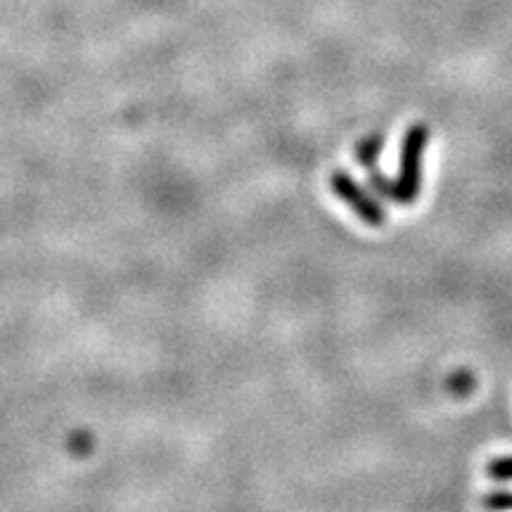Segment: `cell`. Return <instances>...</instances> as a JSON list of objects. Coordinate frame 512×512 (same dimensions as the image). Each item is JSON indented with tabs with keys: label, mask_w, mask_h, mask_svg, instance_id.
Masks as SVG:
<instances>
[{
	"label": "cell",
	"mask_w": 512,
	"mask_h": 512,
	"mask_svg": "<svg viewBox=\"0 0 512 512\" xmlns=\"http://www.w3.org/2000/svg\"><path fill=\"white\" fill-rule=\"evenodd\" d=\"M482 505L489 512H512V494L510 491H494L486 494Z\"/></svg>",
	"instance_id": "cell-4"
},
{
	"label": "cell",
	"mask_w": 512,
	"mask_h": 512,
	"mask_svg": "<svg viewBox=\"0 0 512 512\" xmlns=\"http://www.w3.org/2000/svg\"><path fill=\"white\" fill-rule=\"evenodd\" d=\"M427 140H430V131L427 126L415 124L408 128L401 143V162H399V178L389 181L384 178L377 166L368 169V181L377 195L384 200H392L396 204H413L420 197L422 188V164H425V150Z\"/></svg>",
	"instance_id": "cell-1"
},
{
	"label": "cell",
	"mask_w": 512,
	"mask_h": 512,
	"mask_svg": "<svg viewBox=\"0 0 512 512\" xmlns=\"http://www.w3.org/2000/svg\"><path fill=\"white\" fill-rule=\"evenodd\" d=\"M489 477L496 479V482H512V456L491 460Z\"/></svg>",
	"instance_id": "cell-5"
},
{
	"label": "cell",
	"mask_w": 512,
	"mask_h": 512,
	"mask_svg": "<svg viewBox=\"0 0 512 512\" xmlns=\"http://www.w3.org/2000/svg\"><path fill=\"white\" fill-rule=\"evenodd\" d=\"M330 185H332V192H335L339 200L347 202L349 207L354 209L358 219L366 221L368 226L377 228L387 221V211H384L382 204L377 202L366 188H361V185H358L349 174H344V171H335L330 178Z\"/></svg>",
	"instance_id": "cell-2"
},
{
	"label": "cell",
	"mask_w": 512,
	"mask_h": 512,
	"mask_svg": "<svg viewBox=\"0 0 512 512\" xmlns=\"http://www.w3.org/2000/svg\"><path fill=\"white\" fill-rule=\"evenodd\" d=\"M382 147V133H370V136H366L356 145V162L366 166V169H373V166H377V159L382 155Z\"/></svg>",
	"instance_id": "cell-3"
},
{
	"label": "cell",
	"mask_w": 512,
	"mask_h": 512,
	"mask_svg": "<svg viewBox=\"0 0 512 512\" xmlns=\"http://www.w3.org/2000/svg\"><path fill=\"white\" fill-rule=\"evenodd\" d=\"M448 384H451L453 392H458V394H467V392H470L472 387H475V382H472V377L467 375V373H458V375H453V377H451V382H448Z\"/></svg>",
	"instance_id": "cell-6"
}]
</instances>
